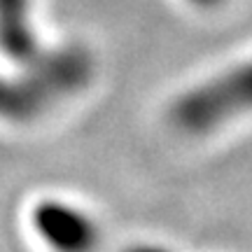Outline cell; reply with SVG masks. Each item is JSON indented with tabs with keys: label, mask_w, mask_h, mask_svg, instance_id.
<instances>
[{
	"label": "cell",
	"mask_w": 252,
	"mask_h": 252,
	"mask_svg": "<svg viewBox=\"0 0 252 252\" xmlns=\"http://www.w3.org/2000/svg\"><path fill=\"white\" fill-rule=\"evenodd\" d=\"M94 77V59L82 47H61L31 56L28 70L0 75V119L31 122L56 103L80 94Z\"/></svg>",
	"instance_id": "obj_1"
},
{
	"label": "cell",
	"mask_w": 252,
	"mask_h": 252,
	"mask_svg": "<svg viewBox=\"0 0 252 252\" xmlns=\"http://www.w3.org/2000/svg\"><path fill=\"white\" fill-rule=\"evenodd\" d=\"M252 110V61L220 72L173 103L171 122L182 133L201 135Z\"/></svg>",
	"instance_id": "obj_2"
},
{
	"label": "cell",
	"mask_w": 252,
	"mask_h": 252,
	"mask_svg": "<svg viewBox=\"0 0 252 252\" xmlns=\"http://www.w3.org/2000/svg\"><path fill=\"white\" fill-rule=\"evenodd\" d=\"M31 220L37 236L54 252H94L98 248L100 229L96 220L65 201H40Z\"/></svg>",
	"instance_id": "obj_3"
},
{
	"label": "cell",
	"mask_w": 252,
	"mask_h": 252,
	"mask_svg": "<svg viewBox=\"0 0 252 252\" xmlns=\"http://www.w3.org/2000/svg\"><path fill=\"white\" fill-rule=\"evenodd\" d=\"M0 47L14 61H28L35 56L31 0H0Z\"/></svg>",
	"instance_id": "obj_4"
},
{
	"label": "cell",
	"mask_w": 252,
	"mask_h": 252,
	"mask_svg": "<svg viewBox=\"0 0 252 252\" xmlns=\"http://www.w3.org/2000/svg\"><path fill=\"white\" fill-rule=\"evenodd\" d=\"M126 252H171V250H166L161 245H135V248H131Z\"/></svg>",
	"instance_id": "obj_5"
},
{
	"label": "cell",
	"mask_w": 252,
	"mask_h": 252,
	"mask_svg": "<svg viewBox=\"0 0 252 252\" xmlns=\"http://www.w3.org/2000/svg\"><path fill=\"white\" fill-rule=\"evenodd\" d=\"M191 5H196V7H217L222 0H189Z\"/></svg>",
	"instance_id": "obj_6"
}]
</instances>
